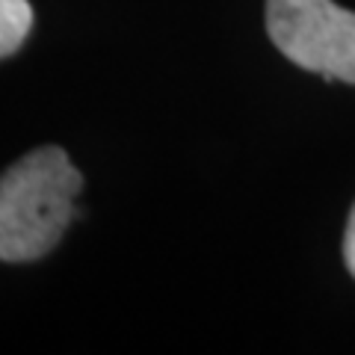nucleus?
<instances>
[{
    "mask_svg": "<svg viewBox=\"0 0 355 355\" xmlns=\"http://www.w3.org/2000/svg\"><path fill=\"white\" fill-rule=\"evenodd\" d=\"M33 27V9L27 0H0V60L15 53Z\"/></svg>",
    "mask_w": 355,
    "mask_h": 355,
    "instance_id": "nucleus-3",
    "label": "nucleus"
},
{
    "mask_svg": "<svg viewBox=\"0 0 355 355\" xmlns=\"http://www.w3.org/2000/svg\"><path fill=\"white\" fill-rule=\"evenodd\" d=\"M266 33L299 69L355 83V12L331 0H266Z\"/></svg>",
    "mask_w": 355,
    "mask_h": 355,
    "instance_id": "nucleus-2",
    "label": "nucleus"
},
{
    "mask_svg": "<svg viewBox=\"0 0 355 355\" xmlns=\"http://www.w3.org/2000/svg\"><path fill=\"white\" fill-rule=\"evenodd\" d=\"M343 261H347V270L355 275V207L347 222V234H343Z\"/></svg>",
    "mask_w": 355,
    "mask_h": 355,
    "instance_id": "nucleus-4",
    "label": "nucleus"
},
{
    "mask_svg": "<svg viewBox=\"0 0 355 355\" xmlns=\"http://www.w3.org/2000/svg\"><path fill=\"white\" fill-rule=\"evenodd\" d=\"M83 175L69 154L44 146L0 175V261L27 263L48 254L74 216Z\"/></svg>",
    "mask_w": 355,
    "mask_h": 355,
    "instance_id": "nucleus-1",
    "label": "nucleus"
}]
</instances>
